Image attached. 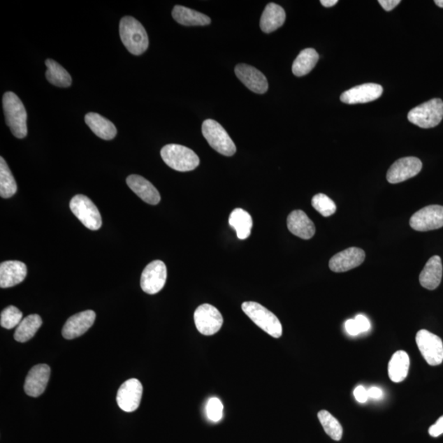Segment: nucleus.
<instances>
[{"mask_svg":"<svg viewBox=\"0 0 443 443\" xmlns=\"http://www.w3.org/2000/svg\"><path fill=\"white\" fill-rule=\"evenodd\" d=\"M286 20V13L279 4L268 3L263 10L261 20V29L265 33H271L279 29Z\"/></svg>","mask_w":443,"mask_h":443,"instance_id":"obj_24","label":"nucleus"},{"mask_svg":"<svg viewBox=\"0 0 443 443\" xmlns=\"http://www.w3.org/2000/svg\"><path fill=\"white\" fill-rule=\"evenodd\" d=\"M428 433L433 437H440L443 433V416L437 419V422L430 428Z\"/></svg>","mask_w":443,"mask_h":443,"instance_id":"obj_37","label":"nucleus"},{"mask_svg":"<svg viewBox=\"0 0 443 443\" xmlns=\"http://www.w3.org/2000/svg\"><path fill=\"white\" fill-rule=\"evenodd\" d=\"M27 268L24 263L21 261H6L0 265V286L8 289L26 279Z\"/></svg>","mask_w":443,"mask_h":443,"instance_id":"obj_19","label":"nucleus"},{"mask_svg":"<svg viewBox=\"0 0 443 443\" xmlns=\"http://www.w3.org/2000/svg\"><path fill=\"white\" fill-rule=\"evenodd\" d=\"M17 191L15 179L10 168L3 157L0 158V196L8 199L16 194Z\"/></svg>","mask_w":443,"mask_h":443,"instance_id":"obj_31","label":"nucleus"},{"mask_svg":"<svg viewBox=\"0 0 443 443\" xmlns=\"http://www.w3.org/2000/svg\"><path fill=\"white\" fill-rule=\"evenodd\" d=\"M416 341L419 351L428 365L437 366L442 364L443 342L440 337L428 330L422 329L417 333Z\"/></svg>","mask_w":443,"mask_h":443,"instance_id":"obj_8","label":"nucleus"},{"mask_svg":"<svg viewBox=\"0 0 443 443\" xmlns=\"http://www.w3.org/2000/svg\"><path fill=\"white\" fill-rule=\"evenodd\" d=\"M365 259V253L362 249L350 247L332 257L329 261V268L335 273L347 272L360 266Z\"/></svg>","mask_w":443,"mask_h":443,"instance_id":"obj_15","label":"nucleus"},{"mask_svg":"<svg viewBox=\"0 0 443 443\" xmlns=\"http://www.w3.org/2000/svg\"><path fill=\"white\" fill-rule=\"evenodd\" d=\"M287 228L292 234L304 240L312 238L315 233L313 222L303 210L291 212L287 218Z\"/></svg>","mask_w":443,"mask_h":443,"instance_id":"obj_21","label":"nucleus"},{"mask_svg":"<svg viewBox=\"0 0 443 443\" xmlns=\"http://www.w3.org/2000/svg\"><path fill=\"white\" fill-rule=\"evenodd\" d=\"M47 71L45 77L54 86L67 88L72 85V78L64 68L53 59L45 61Z\"/></svg>","mask_w":443,"mask_h":443,"instance_id":"obj_29","label":"nucleus"},{"mask_svg":"<svg viewBox=\"0 0 443 443\" xmlns=\"http://www.w3.org/2000/svg\"><path fill=\"white\" fill-rule=\"evenodd\" d=\"M384 89L379 84L366 83L353 87L343 92L340 100L348 105L365 103L378 100Z\"/></svg>","mask_w":443,"mask_h":443,"instance_id":"obj_14","label":"nucleus"},{"mask_svg":"<svg viewBox=\"0 0 443 443\" xmlns=\"http://www.w3.org/2000/svg\"><path fill=\"white\" fill-rule=\"evenodd\" d=\"M23 314L15 306H8L1 313L0 324L6 329L16 328L22 322Z\"/></svg>","mask_w":443,"mask_h":443,"instance_id":"obj_34","label":"nucleus"},{"mask_svg":"<svg viewBox=\"0 0 443 443\" xmlns=\"http://www.w3.org/2000/svg\"><path fill=\"white\" fill-rule=\"evenodd\" d=\"M435 3L438 7L443 8V0H435Z\"/></svg>","mask_w":443,"mask_h":443,"instance_id":"obj_43","label":"nucleus"},{"mask_svg":"<svg viewBox=\"0 0 443 443\" xmlns=\"http://www.w3.org/2000/svg\"><path fill=\"white\" fill-rule=\"evenodd\" d=\"M409 368V357L407 352L394 353L388 364V376L393 383H400L407 379Z\"/></svg>","mask_w":443,"mask_h":443,"instance_id":"obj_26","label":"nucleus"},{"mask_svg":"<svg viewBox=\"0 0 443 443\" xmlns=\"http://www.w3.org/2000/svg\"><path fill=\"white\" fill-rule=\"evenodd\" d=\"M320 423L327 435L334 441H340L342 437L343 430L341 423L327 411H320L318 413Z\"/></svg>","mask_w":443,"mask_h":443,"instance_id":"obj_32","label":"nucleus"},{"mask_svg":"<svg viewBox=\"0 0 443 443\" xmlns=\"http://www.w3.org/2000/svg\"><path fill=\"white\" fill-rule=\"evenodd\" d=\"M143 393V386L138 379L126 380L117 391V403L122 411L133 412L139 407Z\"/></svg>","mask_w":443,"mask_h":443,"instance_id":"obj_12","label":"nucleus"},{"mask_svg":"<svg viewBox=\"0 0 443 443\" xmlns=\"http://www.w3.org/2000/svg\"><path fill=\"white\" fill-rule=\"evenodd\" d=\"M167 280V268L161 261H154L145 268L140 286L145 293L154 295L164 289Z\"/></svg>","mask_w":443,"mask_h":443,"instance_id":"obj_11","label":"nucleus"},{"mask_svg":"<svg viewBox=\"0 0 443 443\" xmlns=\"http://www.w3.org/2000/svg\"><path fill=\"white\" fill-rule=\"evenodd\" d=\"M172 15L174 20L183 26H206L211 22L205 14L181 6L174 7Z\"/></svg>","mask_w":443,"mask_h":443,"instance_id":"obj_25","label":"nucleus"},{"mask_svg":"<svg viewBox=\"0 0 443 443\" xmlns=\"http://www.w3.org/2000/svg\"><path fill=\"white\" fill-rule=\"evenodd\" d=\"M120 38L126 50L133 55H140L148 49L149 37L144 27L136 18L122 17L119 25Z\"/></svg>","mask_w":443,"mask_h":443,"instance_id":"obj_1","label":"nucleus"},{"mask_svg":"<svg viewBox=\"0 0 443 443\" xmlns=\"http://www.w3.org/2000/svg\"><path fill=\"white\" fill-rule=\"evenodd\" d=\"M42 319L38 314L28 315L17 327L14 338L18 342H26L35 336L42 325Z\"/></svg>","mask_w":443,"mask_h":443,"instance_id":"obj_30","label":"nucleus"},{"mask_svg":"<svg viewBox=\"0 0 443 443\" xmlns=\"http://www.w3.org/2000/svg\"><path fill=\"white\" fill-rule=\"evenodd\" d=\"M400 3V0H379V3L386 11L393 10Z\"/></svg>","mask_w":443,"mask_h":443,"instance_id":"obj_40","label":"nucleus"},{"mask_svg":"<svg viewBox=\"0 0 443 443\" xmlns=\"http://www.w3.org/2000/svg\"><path fill=\"white\" fill-rule=\"evenodd\" d=\"M3 108L6 124L17 138H25L27 135V114L23 103L13 92H6L3 96Z\"/></svg>","mask_w":443,"mask_h":443,"instance_id":"obj_2","label":"nucleus"},{"mask_svg":"<svg viewBox=\"0 0 443 443\" xmlns=\"http://www.w3.org/2000/svg\"><path fill=\"white\" fill-rule=\"evenodd\" d=\"M422 162L416 157H405L395 161L386 173L389 183L397 184L416 177L421 171Z\"/></svg>","mask_w":443,"mask_h":443,"instance_id":"obj_13","label":"nucleus"},{"mask_svg":"<svg viewBox=\"0 0 443 443\" xmlns=\"http://www.w3.org/2000/svg\"><path fill=\"white\" fill-rule=\"evenodd\" d=\"M194 320L198 331L205 336L214 335L224 324V318L219 310L209 304L201 305L196 309Z\"/></svg>","mask_w":443,"mask_h":443,"instance_id":"obj_9","label":"nucleus"},{"mask_svg":"<svg viewBox=\"0 0 443 443\" xmlns=\"http://www.w3.org/2000/svg\"><path fill=\"white\" fill-rule=\"evenodd\" d=\"M443 119V101L433 99L412 108L408 114V120L421 129H432L440 124Z\"/></svg>","mask_w":443,"mask_h":443,"instance_id":"obj_5","label":"nucleus"},{"mask_svg":"<svg viewBox=\"0 0 443 443\" xmlns=\"http://www.w3.org/2000/svg\"><path fill=\"white\" fill-rule=\"evenodd\" d=\"M346 331L351 336H357L361 333L355 319H348L345 324Z\"/></svg>","mask_w":443,"mask_h":443,"instance_id":"obj_39","label":"nucleus"},{"mask_svg":"<svg viewBox=\"0 0 443 443\" xmlns=\"http://www.w3.org/2000/svg\"><path fill=\"white\" fill-rule=\"evenodd\" d=\"M322 6L326 8H331L338 3L337 0H321Z\"/></svg>","mask_w":443,"mask_h":443,"instance_id":"obj_42","label":"nucleus"},{"mask_svg":"<svg viewBox=\"0 0 443 443\" xmlns=\"http://www.w3.org/2000/svg\"><path fill=\"white\" fill-rule=\"evenodd\" d=\"M411 227L419 232H428L443 227V206L428 205L414 213L409 219Z\"/></svg>","mask_w":443,"mask_h":443,"instance_id":"obj_10","label":"nucleus"},{"mask_svg":"<svg viewBox=\"0 0 443 443\" xmlns=\"http://www.w3.org/2000/svg\"><path fill=\"white\" fill-rule=\"evenodd\" d=\"M442 277V260L440 256H435L428 260L419 275V282L424 289L435 290L440 285Z\"/></svg>","mask_w":443,"mask_h":443,"instance_id":"obj_22","label":"nucleus"},{"mask_svg":"<svg viewBox=\"0 0 443 443\" xmlns=\"http://www.w3.org/2000/svg\"><path fill=\"white\" fill-rule=\"evenodd\" d=\"M354 397L358 402L360 403H365L369 399L368 397L367 389L365 388V386H358L354 390Z\"/></svg>","mask_w":443,"mask_h":443,"instance_id":"obj_38","label":"nucleus"},{"mask_svg":"<svg viewBox=\"0 0 443 443\" xmlns=\"http://www.w3.org/2000/svg\"><path fill=\"white\" fill-rule=\"evenodd\" d=\"M202 133L211 147L217 152L225 157H233L237 152L233 140L218 122L213 119L205 120L202 124Z\"/></svg>","mask_w":443,"mask_h":443,"instance_id":"obj_6","label":"nucleus"},{"mask_svg":"<svg viewBox=\"0 0 443 443\" xmlns=\"http://www.w3.org/2000/svg\"><path fill=\"white\" fill-rule=\"evenodd\" d=\"M311 204L314 207V210H317L319 213L324 217H329L334 214L337 210V206L335 203L332 199L322 193L315 195L313 197Z\"/></svg>","mask_w":443,"mask_h":443,"instance_id":"obj_33","label":"nucleus"},{"mask_svg":"<svg viewBox=\"0 0 443 443\" xmlns=\"http://www.w3.org/2000/svg\"><path fill=\"white\" fill-rule=\"evenodd\" d=\"M50 368L47 365H37L32 368L28 373L24 390L30 397L37 398L43 394L47 384L49 383Z\"/></svg>","mask_w":443,"mask_h":443,"instance_id":"obj_18","label":"nucleus"},{"mask_svg":"<svg viewBox=\"0 0 443 443\" xmlns=\"http://www.w3.org/2000/svg\"><path fill=\"white\" fill-rule=\"evenodd\" d=\"M319 59L317 50L311 48L303 50L292 64V73L296 77L305 76L315 67Z\"/></svg>","mask_w":443,"mask_h":443,"instance_id":"obj_28","label":"nucleus"},{"mask_svg":"<svg viewBox=\"0 0 443 443\" xmlns=\"http://www.w3.org/2000/svg\"><path fill=\"white\" fill-rule=\"evenodd\" d=\"M70 209L81 223L89 230L96 231L101 228L102 218L100 211L86 196H75L70 202Z\"/></svg>","mask_w":443,"mask_h":443,"instance_id":"obj_7","label":"nucleus"},{"mask_svg":"<svg viewBox=\"0 0 443 443\" xmlns=\"http://www.w3.org/2000/svg\"><path fill=\"white\" fill-rule=\"evenodd\" d=\"M229 225L237 232L240 240L247 239L253 227L252 216L241 208L234 210L229 217Z\"/></svg>","mask_w":443,"mask_h":443,"instance_id":"obj_27","label":"nucleus"},{"mask_svg":"<svg viewBox=\"0 0 443 443\" xmlns=\"http://www.w3.org/2000/svg\"><path fill=\"white\" fill-rule=\"evenodd\" d=\"M243 312L256 324L259 328L275 338L282 335V326L276 315L254 301H247L242 305Z\"/></svg>","mask_w":443,"mask_h":443,"instance_id":"obj_4","label":"nucleus"},{"mask_svg":"<svg viewBox=\"0 0 443 443\" xmlns=\"http://www.w3.org/2000/svg\"><path fill=\"white\" fill-rule=\"evenodd\" d=\"M126 184L136 195L147 204L155 205L161 200L157 188L143 177L136 175V174L130 175L126 178Z\"/></svg>","mask_w":443,"mask_h":443,"instance_id":"obj_20","label":"nucleus"},{"mask_svg":"<svg viewBox=\"0 0 443 443\" xmlns=\"http://www.w3.org/2000/svg\"><path fill=\"white\" fill-rule=\"evenodd\" d=\"M85 122L93 133L103 140H112L117 135V129L115 124L96 112H89L85 116Z\"/></svg>","mask_w":443,"mask_h":443,"instance_id":"obj_23","label":"nucleus"},{"mask_svg":"<svg viewBox=\"0 0 443 443\" xmlns=\"http://www.w3.org/2000/svg\"><path fill=\"white\" fill-rule=\"evenodd\" d=\"M368 397L372 399H380L383 397V390L378 386H371L367 390Z\"/></svg>","mask_w":443,"mask_h":443,"instance_id":"obj_41","label":"nucleus"},{"mask_svg":"<svg viewBox=\"0 0 443 443\" xmlns=\"http://www.w3.org/2000/svg\"><path fill=\"white\" fill-rule=\"evenodd\" d=\"M223 412L224 405L219 398H213L209 400L206 405V414L211 421H219L223 417Z\"/></svg>","mask_w":443,"mask_h":443,"instance_id":"obj_35","label":"nucleus"},{"mask_svg":"<svg viewBox=\"0 0 443 443\" xmlns=\"http://www.w3.org/2000/svg\"><path fill=\"white\" fill-rule=\"evenodd\" d=\"M361 333L369 331L371 327L370 320L363 314L356 315L354 319Z\"/></svg>","mask_w":443,"mask_h":443,"instance_id":"obj_36","label":"nucleus"},{"mask_svg":"<svg viewBox=\"0 0 443 443\" xmlns=\"http://www.w3.org/2000/svg\"><path fill=\"white\" fill-rule=\"evenodd\" d=\"M235 75L245 86L256 94H265L268 89L267 78L261 71L247 64H238L235 68Z\"/></svg>","mask_w":443,"mask_h":443,"instance_id":"obj_17","label":"nucleus"},{"mask_svg":"<svg viewBox=\"0 0 443 443\" xmlns=\"http://www.w3.org/2000/svg\"><path fill=\"white\" fill-rule=\"evenodd\" d=\"M96 318V314L93 310H86L73 315L64 324L62 330L64 337L72 340L81 337L95 323Z\"/></svg>","mask_w":443,"mask_h":443,"instance_id":"obj_16","label":"nucleus"},{"mask_svg":"<svg viewBox=\"0 0 443 443\" xmlns=\"http://www.w3.org/2000/svg\"><path fill=\"white\" fill-rule=\"evenodd\" d=\"M160 154L164 163L176 171H192L200 164V159L197 154L191 149L181 145H165Z\"/></svg>","mask_w":443,"mask_h":443,"instance_id":"obj_3","label":"nucleus"}]
</instances>
